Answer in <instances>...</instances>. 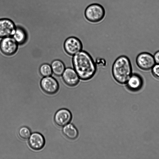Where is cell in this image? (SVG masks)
I'll return each mask as SVG.
<instances>
[{
    "instance_id": "cell-1",
    "label": "cell",
    "mask_w": 159,
    "mask_h": 159,
    "mask_svg": "<svg viewBox=\"0 0 159 159\" xmlns=\"http://www.w3.org/2000/svg\"><path fill=\"white\" fill-rule=\"evenodd\" d=\"M72 62L74 69L82 80H90L96 73V64L91 55L86 51L81 50L73 55Z\"/></svg>"
},
{
    "instance_id": "cell-2",
    "label": "cell",
    "mask_w": 159,
    "mask_h": 159,
    "mask_svg": "<svg viewBox=\"0 0 159 159\" xmlns=\"http://www.w3.org/2000/svg\"><path fill=\"white\" fill-rule=\"evenodd\" d=\"M112 73L117 82L121 84H126L132 74L131 65L128 58L123 55L116 58L112 66Z\"/></svg>"
},
{
    "instance_id": "cell-3",
    "label": "cell",
    "mask_w": 159,
    "mask_h": 159,
    "mask_svg": "<svg viewBox=\"0 0 159 159\" xmlns=\"http://www.w3.org/2000/svg\"><path fill=\"white\" fill-rule=\"evenodd\" d=\"M105 11L101 4L94 3L89 5L85 9L84 15L87 20L93 23L101 21L104 18Z\"/></svg>"
},
{
    "instance_id": "cell-4",
    "label": "cell",
    "mask_w": 159,
    "mask_h": 159,
    "mask_svg": "<svg viewBox=\"0 0 159 159\" xmlns=\"http://www.w3.org/2000/svg\"><path fill=\"white\" fill-rule=\"evenodd\" d=\"M18 44L12 37L2 38L0 42V49L2 52L7 56L14 54L17 51Z\"/></svg>"
},
{
    "instance_id": "cell-5",
    "label": "cell",
    "mask_w": 159,
    "mask_h": 159,
    "mask_svg": "<svg viewBox=\"0 0 159 159\" xmlns=\"http://www.w3.org/2000/svg\"><path fill=\"white\" fill-rule=\"evenodd\" d=\"M63 46L66 52L69 55L73 56L81 51L83 48L80 40L73 36L66 39L64 42Z\"/></svg>"
},
{
    "instance_id": "cell-6",
    "label": "cell",
    "mask_w": 159,
    "mask_h": 159,
    "mask_svg": "<svg viewBox=\"0 0 159 159\" xmlns=\"http://www.w3.org/2000/svg\"><path fill=\"white\" fill-rule=\"evenodd\" d=\"M40 85L43 91L49 94L56 93L59 87L57 81L51 76L43 77L41 80Z\"/></svg>"
},
{
    "instance_id": "cell-7",
    "label": "cell",
    "mask_w": 159,
    "mask_h": 159,
    "mask_svg": "<svg viewBox=\"0 0 159 159\" xmlns=\"http://www.w3.org/2000/svg\"><path fill=\"white\" fill-rule=\"evenodd\" d=\"M136 62L140 68L145 70L152 69L156 63L153 56L146 52L141 53L138 55Z\"/></svg>"
},
{
    "instance_id": "cell-8",
    "label": "cell",
    "mask_w": 159,
    "mask_h": 159,
    "mask_svg": "<svg viewBox=\"0 0 159 159\" xmlns=\"http://www.w3.org/2000/svg\"><path fill=\"white\" fill-rule=\"evenodd\" d=\"M16 28L14 23L11 20L0 19V38L12 36Z\"/></svg>"
},
{
    "instance_id": "cell-9",
    "label": "cell",
    "mask_w": 159,
    "mask_h": 159,
    "mask_svg": "<svg viewBox=\"0 0 159 159\" xmlns=\"http://www.w3.org/2000/svg\"><path fill=\"white\" fill-rule=\"evenodd\" d=\"M62 76L64 82L68 86L74 87L79 83L80 78L74 68H66Z\"/></svg>"
},
{
    "instance_id": "cell-10",
    "label": "cell",
    "mask_w": 159,
    "mask_h": 159,
    "mask_svg": "<svg viewBox=\"0 0 159 159\" xmlns=\"http://www.w3.org/2000/svg\"><path fill=\"white\" fill-rule=\"evenodd\" d=\"M72 115L68 109H60L56 113L54 116V120L57 125L64 126L69 124L71 120Z\"/></svg>"
},
{
    "instance_id": "cell-11",
    "label": "cell",
    "mask_w": 159,
    "mask_h": 159,
    "mask_svg": "<svg viewBox=\"0 0 159 159\" xmlns=\"http://www.w3.org/2000/svg\"><path fill=\"white\" fill-rule=\"evenodd\" d=\"M29 144L32 149L35 150H40L44 146L45 139L41 134L34 132L32 134L29 138Z\"/></svg>"
},
{
    "instance_id": "cell-12",
    "label": "cell",
    "mask_w": 159,
    "mask_h": 159,
    "mask_svg": "<svg viewBox=\"0 0 159 159\" xmlns=\"http://www.w3.org/2000/svg\"><path fill=\"white\" fill-rule=\"evenodd\" d=\"M126 84L129 90L132 92H136L142 88L143 81L140 75L134 74H132Z\"/></svg>"
},
{
    "instance_id": "cell-13",
    "label": "cell",
    "mask_w": 159,
    "mask_h": 159,
    "mask_svg": "<svg viewBox=\"0 0 159 159\" xmlns=\"http://www.w3.org/2000/svg\"><path fill=\"white\" fill-rule=\"evenodd\" d=\"M12 37L19 45H22L26 42L28 35L25 29L21 27L17 26Z\"/></svg>"
},
{
    "instance_id": "cell-14",
    "label": "cell",
    "mask_w": 159,
    "mask_h": 159,
    "mask_svg": "<svg viewBox=\"0 0 159 159\" xmlns=\"http://www.w3.org/2000/svg\"><path fill=\"white\" fill-rule=\"evenodd\" d=\"M50 65L52 73L57 76H61L66 69L64 63L58 59L53 60Z\"/></svg>"
},
{
    "instance_id": "cell-15",
    "label": "cell",
    "mask_w": 159,
    "mask_h": 159,
    "mask_svg": "<svg viewBox=\"0 0 159 159\" xmlns=\"http://www.w3.org/2000/svg\"><path fill=\"white\" fill-rule=\"evenodd\" d=\"M62 132L67 138L71 140L76 139L78 136V133L76 128L72 124H68L64 126Z\"/></svg>"
},
{
    "instance_id": "cell-16",
    "label": "cell",
    "mask_w": 159,
    "mask_h": 159,
    "mask_svg": "<svg viewBox=\"0 0 159 159\" xmlns=\"http://www.w3.org/2000/svg\"><path fill=\"white\" fill-rule=\"evenodd\" d=\"M39 72L43 77L50 76L52 73L51 65L47 63L43 64L40 66Z\"/></svg>"
},
{
    "instance_id": "cell-17",
    "label": "cell",
    "mask_w": 159,
    "mask_h": 159,
    "mask_svg": "<svg viewBox=\"0 0 159 159\" xmlns=\"http://www.w3.org/2000/svg\"><path fill=\"white\" fill-rule=\"evenodd\" d=\"M18 133L20 137L24 140L29 139L31 134L30 129L26 126L21 127L19 129Z\"/></svg>"
},
{
    "instance_id": "cell-18",
    "label": "cell",
    "mask_w": 159,
    "mask_h": 159,
    "mask_svg": "<svg viewBox=\"0 0 159 159\" xmlns=\"http://www.w3.org/2000/svg\"><path fill=\"white\" fill-rule=\"evenodd\" d=\"M152 69L153 75L156 78L159 79V64H155Z\"/></svg>"
},
{
    "instance_id": "cell-19",
    "label": "cell",
    "mask_w": 159,
    "mask_h": 159,
    "mask_svg": "<svg viewBox=\"0 0 159 159\" xmlns=\"http://www.w3.org/2000/svg\"><path fill=\"white\" fill-rule=\"evenodd\" d=\"M153 57L155 63L159 64V51H157L154 54Z\"/></svg>"
}]
</instances>
